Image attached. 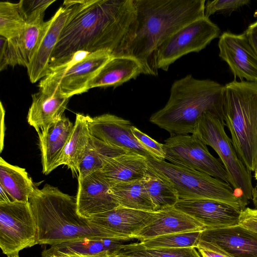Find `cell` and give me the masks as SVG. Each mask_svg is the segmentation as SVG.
I'll use <instances>...</instances> for the list:
<instances>
[{"instance_id":"cell-1","label":"cell","mask_w":257,"mask_h":257,"mask_svg":"<svg viewBox=\"0 0 257 257\" xmlns=\"http://www.w3.org/2000/svg\"><path fill=\"white\" fill-rule=\"evenodd\" d=\"M136 17L134 0L73 1L49 65V72L79 51L120 55Z\"/></svg>"},{"instance_id":"cell-2","label":"cell","mask_w":257,"mask_h":257,"mask_svg":"<svg viewBox=\"0 0 257 257\" xmlns=\"http://www.w3.org/2000/svg\"><path fill=\"white\" fill-rule=\"evenodd\" d=\"M136 10L120 56L136 59L144 73L157 76L154 58L158 48L187 24L204 17L205 0H134Z\"/></svg>"},{"instance_id":"cell-3","label":"cell","mask_w":257,"mask_h":257,"mask_svg":"<svg viewBox=\"0 0 257 257\" xmlns=\"http://www.w3.org/2000/svg\"><path fill=\"white\" fill-rule=\"evenodd\" d=\"M29 202L37 226V244L52 245L84 238L137 239L106 230L82 217L77 210L76 197L48 184L36 187Z\"/></svg>"},{"instance_id":"cell-4","label":"cell","mask_w":257,"mask_h":257,"mask_svg":"<svg viewBox=\"0 0 257 257\" xmlns=\"http://www.w3.org/2000/svg\"><path fill=\"white\" fill-rule=\"evenodd\" d=\"M223 89L217 82L187 75L174 81L168 102L151 116L150 121L171 136L192 134L198 119L205 112L221 118Z\"/></svg>"},{"instance_id":"cell-5","label":"cell","mask_w":257,"mask_h":257,"mask_svg":"<svg viewBox=\"0 0 257 257\" xmlns=\"http://www.w3.org/2000/svg\"><path fill=\"white\" fill-rule=\"evenodd\" d=\"M221 118L236 154L250 172L257 166V81L233 80L223 86Z\"/></svg>"},{"instance_id":"cell-6","label":"cell","mask_w":257,"mask_h":257,"mask_svg":"<svg viewBox=\"0 0 257 257\" xmlns=\"http://www.w3.org/2000/svg\"><path fill=\"white\" fill-rule=\"evenodd\" d=\"M148 164L171 183L176 191L179 200H213L240 210L247 205L229 184L207 174L165 161L149 159Z\"/></svg>"},{"instance_id":"cell-7","label":"cell","mask_w":257,"mask_h":257,"mask_svg":"<svg viewBox=\"0 0 257 257\" xmlns=\"http://www.w3.org/2000/svg\"><path fill=\"white\" fill-rule=\"evenodd\" d=\"M192 134L216 152L229 177L230 185L247 204L253 189L251 172L238 158L225 131L224 121L206 112L198 119Z\"/></svg>"},{"instance_id":"cell-8","label":"cell","mask_w":257,"mask_h":257,"mask_svg":"<svg viewBox=\"0 0 257 257\" xmlns=\"http://www.w3.org/2000/svg\"><path fill=\"white\" fill-rule=\"evenodd\" d=\"M112 56L107 51L78 52L41 80L40 90L68 98L87 92L90 81Z\"/></svg>"},{"instance_id":"cell-9","label":"cell","mask_w":257,"mask_h":257,"mask_svg":"<svg viewBox=\"0 0 257 257\" xmlns=\"http://www.w3.org/2000/svg\"><path fill=\"white\" fill-rule=\"evenodd\" d=\"M220 32L218 27L205 17L187 24L158 48L154 58L156 68L168 71L170 66L183 56L204 49L219 36Z\"/></svg>"},{"instance_id":"cell-10","label":"cell","mask_w":257,"mask_h":257,"mask_svg":"<svg viewBox=\"0 0 257 257\" xmlns=\"http://www.w3.org/2000/svg\"><path fill=\"white\" fill-rule=\"evenodd\" d=\"M37 226L29 202L0 203V247L8 256L37 244Z\"/></svg>"},{"instance_id":"cell-11","label":"cell","mask_w":257,"mask_h":257,"mask_svg":"<svg viewBox=\"0 0 257 257\" xmlns=\"http://www.w3.org/2000/svg\"><path fill=\"white\" fill-rule=\"evenodd\" d=\"M163 147L165 159L169 163L204 173L230 184L229 177L222 163L194 135L171 136L165 140Z\"/></svg>"},{"instance_id":"cell-12","label":"cell","mask_w":257,"mask_h":257,"mask_svg":"<svg viewBox=\"0 0 257 257\" xmlns=\"http://www.w3.org/2000/svg\"><path fill=\"white\" fill-rule=\"evenodd\" d=\"M228 257H257V233L240 225L202 231L197 247Z\"/></svg>"},{"instance_id":"cell-13","label":"cell","mask_w":257,"mask_h":257,"mask_svg":"<svg viewBox=\"0 0 257 257\" xmlns=\"http://www.w3.org/2000/svg\"><path fill=\"white\" fill-rule=\"evenodd\" d=\"M219 55L236 77L257 81V54L245 32H224L218 42Z\"/></svg>"},{"instance_id":"cell-14","label":"cell","mask_w":257,"mask_h":257,"mask_svg":"<svg viewBox=\"0 0 257 257\" xmlns=\"http://www.w3.org/2000/svg\"><path fill=\"white\" fill-rule=\"evenodd\" d=\"M132 126L128 120L109 113L90 117L89 121L90 134L93 137L129 153L154 159L135 138Z\"/></svg>"},{"instance_id":"cell-15","label":"cell","mask_w":257,"mask_h":257,"mask_svg":"<svg viewBox=\"0 0 257 257\" xmlns=\"http://www.w3.org/2000/svg\"><path fill=\"white\" fill-rule=\"evenodd\" d=\"M73 1H65L50 19L49 25L27 67L30 81L35 83L49 72V65L60 36L72 12Z\"/></svg>"},{"instance_id":"cell-16","label":"cell","mask_w":257,"mask_h":257,"mask_svg":"<svg viewBox=\"0 0 257 257\" xmlns=\"http://www.w3.org/2000/svg\"><path fill=\"white\" fill-rule=\"evenodd\" d=\"M174 207L211 229L239 225L242 210L223 202L208 199L179 200Z\"/></svg>"},{"instance_id":"cell-17","label":"cell","mask_w":257,"mask_h":257,"mask_svg":"<svg viewBox=\"0 0 257 257\" xmlns=\"http://www.w3.org/2000/svg\"><path fill=\"white\" fill-rule=\"evenodd\" d=\"M78 181L77 210L82 217L90 219L119 206L109 192L110 185L97 171Z\"/></svg>"},{"instance_id":"cell-18","label":"cell","mask_w":257,"mask_h":257,"mask_svg":"<svg viewBox=\"0 0 257 257\" xmlns=\"http://www.w3.org/2000/svg\"><path fill=\"white\" fill-rule=\"evenodd\" d=\"M155 212L119 205L89 219L91 223L106 230L124 236L136 238V235L152 220Z\"/></svg>"},{"instance_id":"cell-19","label":"cell","mask_w":257,"mask_h":257,"mask_svg":"<svg viewBox=\"0 0 257 257\" xmlns=\"http://www.w3.org/2000/svg\"><path fill=\"white\" fill-rule=\"evenodd\" d=\"M207 228L174 207L155 212L151 222L135 236L141 242L174 233L201 231Z\"/></svg>"},{"instance_id":"cell-20","label":"cell","mask_w":257,"mask_h":257,"mask_svg":"<svg viewBox=\"0 0 257 257\" xmlns=\"http://www.w3.org/2000/svg\"><path fill=\"white\" fill-rule=\"evenodd\" d=\"M74 124L63 114L38 133L42 172L48 175L58 167V162L71 135Z\"/></svg>"},{"instance_id":"cell-21","label":"cell","mask_w":257,"mask_h":257,"mask_svg":"<svg viewBox=\"0 0 257 257\" xmlns=\"http://www.w3.org/2000/svg\"><path fill=\"white\" fill-rule=\"evenodd\" d=\"M137 239L107 238H84L51 245L42 252V257H58L64 254L96 255L111 254L121 246Z\"/></svg>"},{"instance_id":"cell-22","label":"cell","mask_w":257,"mask_h":257,"mask_svg":"<svg viewBox=\"0 0 257 257\" xmlns=\"http://www.w3.org/2000/svg\"><path fill=\"white\" fill-rule=\"evenodd\" d=\"M50 22L49 19L47 21L26 24L19 35L8 40V66L28 67Z\"/></svg>"},{"instance_id":"cell-23","label":"cell","mask_w":257,"mask_h":257,"mask_svg":"<svg viewBox=\"0 0 257 257\" xmlns=\"http://www.w3.org/2000/svg\"><path fill=\"white\" fill-rule=\"evenodd\" d=\"M148 160L140 155L127 153L110 159L97 172L110 186L120 182L141 180L148 169Z\"/></svg>"},{"instance_id":"cell-24","label":"cell","mask_w":257,"mask_h":257,"mask_svg":"<svg viewBox=\"0 0 257 257\" xmlns=\"http://www.w3.org/2000/svg\"><path fill=\"white\" fill-rule=\"evenodd\" d=\"M144 73L141 64L135 58L112 56L90 81L89 89L97 87H117Z\"/></svg>"},{"instance_id":"cell-25","label":"cell","mask_w":257,"mask_h":257,"mask_svg":"<svg viewBox=\"0 0 257 257\" xmlns=\"http://www.w3.org/2000/svg\"><path fill=\"white\" fill-rule=\"evenodd\" d=\"M69 98L39 90L32 95L27 121L39 133L59 119L64 114Z\"/></svg>"},{"instance_id":"cell-26","label":"cell","mask_w":257,"mask_h":257,"mask_svg":"<svg viewBox=\"0 0 257 257\" xmlns=\"http://www.w3.org/2000/svg\"><path fill=\"white\" fill-rule=\"evenodd\" d=\"M90 116L77 113L74 127L58 162V166H67L73 174H78L91 137L89 130Z\"/></svg>"},{"instance_id":"cell-27","label":"cell","mask_w":257,"mask_h":257,"mask_svg":"<svg viewBox=\"0 0 257 257\" xmlns=\"http://www.w3.org/2000/svg\"><path fill=\"white\" fill-rule=\"evenodd\" d=\"M0 185L14 201L29 202L36 187L25 169L0 159Z\"/></svg>"},{"instance_id":"cell-28","label":"cell","mask_w":257,"mask_h":257,"mask_svg":"<svg viewBox=\"0 0 257 257\" xmlns=\"http://www.w3.org/2000/svg\"><path fill=\"white\" fill-rule=\"evenodd\" d=\"M109 192L120 206L155 212L154 205L142 180L114 184L110 187Z\"/></svg>"},{"instance_id":"cell-29","label":"cell","mask_w":257,"mask_h":257,"mask_svg":"<svg viewBox=\"0 0 257 257\" xmlns=\"http://www.w3.org/2000/svg\"><path fill=\"white\" fill-rule=\"evenodd\" d=\"M127 153L129 152L107 144L91 136L79 167L78 179H83L99 171L110 159Z\"/></svg>"},{"instance_id":"cell-30","label":"cell","mask_w":257,"mask_h":257,"mask_svg":"<svg viewBox=\"0 0 257 257\" xmlns=\"http://www.w3.org/2000/svg\"><path fill=\"white\" fill-rule=\"evenodd\" d=\"M142 180L154 205L155 212L174 207L179 201L173 186L149 164Z\"/></svg>"},{"instance_id":"cell-31","label":"cell","mask_w":257,"mask_h":257,"mask_svg":"<svg viewBox=\"0 0 257 257\" xmlns=\"http://www.w3.org/2000/svg\"><path fill=\"white\" fill-rule=\"evenodd\" d=\"M113 253L128 257H201L195 247L148 248L140 241L123 245Z\"/></svg>"},{"instance_id":"cell-32","label":"cell","mask_w":257,"mask_h":257,"mask_svg":"<svg viewBox=\"0 0 257 257\" xmlns=\"http://www.w3.org/2000/svg\"><path fill=\"white\" fill-rule=\"evenodd\" d=\"M26 25L19 3H0V36L10 40L19 35Z\"/></svg>"},{"instance_id":"cell-33","label":"cell","mask_w":257,"mask_h":257,"mask_svg":"<svg viewBox=\"0 0 257 257\" xmlns=\"http://www.w3.org/2000/svg\"><path fill=\"white\" fill-rule=\"evenodd\" d=\"M202 231L174 233L161 235L140 242L148 248H196Z\"/></svg>"},{"instance_id":"cell-34","label":"cell","mask_w":257,"mask_h":257,"mask_svg":"<svg viewBox=\"0 0 257 257\" xmlns=\"http://www.w3.org/2000/svg\"><path fill=\"white\" fill-rule=\"evenodd\" d=\"M55 1L22 0L18 3L26 24H33L44 21L46 10Z\"/></svg>"},{"instance_id":"cell-35","label":"cell","mask_w":257,"mask_h":257,"mask_svg":"<svg viewBox=\"0 0 257 257\" xmlns=\"http://www.w3.org/2000/svg\"><path fill=\"white\" fill-rule=\"evenodd\" d=\"M131 130L137 141L155 160L165 161V153L163 144L157 142L133 125Z\"/></svg>"},{"instance_id":"cell-36","label":"cell","mask_w":257,"mask_h":257,"mask_svg":"<svg viewBox=\"0 0 257 257\" xmlns=\"http://www.w3.org/2000/svg\"><path fill=\"white\" fill-rule=\"evenodd\" d=\"M247 0L207 1L205 4L204 17L209 18L212 14L220 11H232L248 4Z\"/></svg>"},{"instance_id":"cell-37","label":"cell","mask_w":257,"mask_h":257,"mask_svg":"<svg viewBox=\"0 0 257 257\" xmlns=\"http://www.w3.org/2000/svg\"><path fill=\"white\" fill-rule=\"evenodd\" d=\"M239 225L257 233V208L245 207L242 210Z\"/></svg>"},{"instance_id":"cell-38","label":"cell","mask_w":257,"mask_h":257,"mask_svg":"<svg viewBox=\"0 0 257 257\" xmlns=\"http://www.w3.org/2000/svg\"><path fill=\"white\" fill-rule=\"evenodd\" d=\"M8 40L0 36V69L3 71L8 66L7 63V49Z\"/></svg>"},{"instance_id":"cell-39","label":"cell","mask_w":257,"mask_h":257,"mask_svg":"<svg viewBox=\"0 0 257 257\" xmlns=\"http://www.w3.org/2000/svg\"><path fill=\"white\" fill-rule=\"evenodd\" d=\"M244 32L257 54V21L250 25Z\"/></svg>"},{"instance_id":"cell-40","label":"cell","mask_w":257,"mask_h":257,"mask_svg":"<svg viewBox=\"0 0 257 257\" xmlns=\"http://www.w3.org/2000/svg\"><path fill=\"white\" fill-rule=\"evenodd\" d=\"M201 257H228L223 254L214 252L213 251L201 247H196Z\"/></svg>"},{"instance_id":"cell-41","label":"cell","mask_w":257,"mask_h":257,"mask_svg":"<svg viewBox=\"0 0 257 257\" xmlns=\"http://www.w3.org/2000/svg\"><path fill=\"white\" fill-rule=\"evenodd\" d=\"M0 188V203H9L14 202L10 195L1 185Z\"/></svg>"},{"instance_id":"cell-42","label":"cell","mask_w":257,"mask_h":257,"mask_svg":"<svg viewBox=\"0 0 257 257\" xmlns=\"http://www.w3.org/2000/svg\"><path fill=\"white\" fill-rule=\"evenodd\" d=\"M109 254L107 253H103L96 255H81V254H64L58 257H109Z\"/></svg>"},{"instance_id":"cell-43","label":"cell","mask_w":257,"mask_h":257,"mask_svg":"<svg viewBox=\"0 0 257 257\" xmlns=\"http://www.w3.org/2000/svg\"><path fill=\"white\" fill-rule=\"evenodd\" d=\"M251 200L252 201L254 206H255V208H257V183L253 187Z\"/></svg>"},{"instance_id":"cell-44","label":"cell","mask_w":257,"mask_h":257,"mask_svg":"<svg viewBox=\"0 0 257 257\" xmlns=\"http://www.w3.org/2000/svg\"><path fill=\"white\" fill-rule=\"evenodd\" d=\"M109 257H128V256H125L117 255L115 253H112L109 255Z\"/></svg>"},{"instance_id":"cell-45","label":"cell","mask_w":257,"mask_h":257,"mask_svg":"<svg viewBox=\"0 0 257 257\" xmlns=\"http://www.w3.org/2000/svg\"><path fill=\"white\" fill-rule=\"evenodd\" d=\"M254 177L255 179L257 180V166L254 172Z\"/></svg>"},{"instance_id":"cell-46","label":"cell","mask_w":257,"mask_h":257,"mask_svg":"<svg viewBox=\"0 0 257 257\" xmlns=\"http://www.w3.org/2000/svg\"><path fill=\"white\" fill-rule=\"evenodd\" d=\"M8 257H19V254H16L9 256Z\"/></svg>"}]
</instances>
